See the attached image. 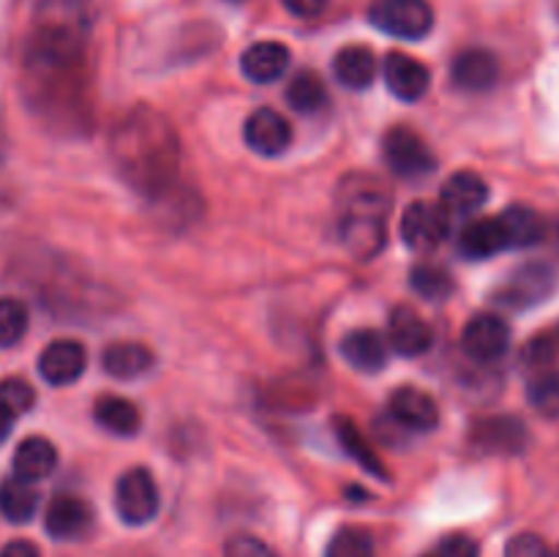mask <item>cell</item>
<instances>
[{"label":"cell","mask_w":559,"mask_h":557,"mask_svg":"<svg viewBox=\"0 0 559 557\" xmlns=\"http://www.w3.org/2000/svg\"><path fill=\"white\" fill-rule=\"evenodd\" d=\"M243 137L246 145H249L251 151L271 158L282 156V153L287 151L289 142H293V129H289L284 115H278L276 109L271 107H262L249 115V120H246L243 126Z\"/></svg>","instance_id":"8fae6325"},{"label":"cell","mask_w":559,"mask_h":557,"mask_svg":"<svg viewBox=\"0 0 559 557\" xmlns=\"http://www.w3.org/2000/svg\"><path fill=\"white\" fill-rule=\"evenodd\" d=\"M5 153V131H3V120H0V158Z\"/></svg>","instance_id":"b9f144b4"},{"label":"cell","mask_w":559,"mask_h":557,"mask_svg":"<svg viewBox=\"0 0 559 557\" xmlns=\"http://www.w3.org/2000/svg\"><path fill=\"white\" fill-rule=\"evenodd\" d=\"M93 508L71 495H58L47 506L44 528L55 541H80L93 530Z\"/></svg>","instance_id":"7c38bea8"},{"label":"cell","mask_w":559,"mask_h":557,"mask_svg":"<svg viewBox=\"0 0 559 557\" xmlns=\"http://www.w3.org/2000/svg\"><path fill=\"white\" fill-rule=\"evenodd\" d=\"M459 251L467 260H489L497 251H506V238L497 218H475L459 235Z\"/></svg>","instance_id":"d4e9b609"},{"label":"cell","mask_w":559,"mask_h":557,"mask_svg":"<svg viewBox=\"0 0 559 557\" xmlns=\"http://www.w3.org/2000/svg\"><path fill=\"white\" fill-rule=\"evenodd\" d=\"M409 284H413L415 293L429 300H437V304L453 293L451 273L440 265H415L413 273H409Z\"/></svg>","instance_id":"4dcf8cb0"},{"label":"cell","mask_w":559,"mask_h":557,"mask_svg":"<svg viewBox=\"0 0 559 557\" xmlns=\"http://www.w3.org/2000/svg\"><path fill=\"white\" fill-rule=\"evenodd\" d=\"M506 557H557V552L540 535L519 533L506 544Z\"/></svg>","instance_id":"e575fe53"},{"label":"cell","mask_w":559,"mask_h":557,"mask_svg":"<svg viewBox=\"0 0 559 557\" xmlns=\"http://www.w3.org/2000/svg\"><path fill=\"white\" fill-rule=\"evenodd\" d=\"M27 333V309L16 298H0V349L22 342Z\"/></svg>","instance_id":"1f68e13d"},{"label":"cell","mask_w":559,"mask_h":557,"mask_svg":"<svg viewBox=\"0 0 559 557\" xmlns=\"http://www.w3.org/2000/svg\"><path fill=\"white\" fill-rule=\"evenodd\" d=\"M333 74L349 91H366L377 76L374 52L369 47H364V44L338 49L336 60H333Z\"/></svg>","instance_id":"603a6c76"},{"label":"cell","mask_w":559,"mask_h":557,"mask_svg":"<svg viewBox=\"0 0 559 557\" xmlns=\"http://www.w3.org/2000/svg\"><path fill=\"white\" fill-rule=\"evenodd\" d=\"M429 557H478V544L467 535H451Z\"/></svg>","instance_id":"74e56055"},{"label":"cell","mask_w":559,"mask_h":557,"mask_svg":"<svg viewBox=\"0 0 559 557\" xmlns=\"http://www.w3.org/2000/svg\"><path fill=\"white\" fill-rule=\"evenodd\" d=\"M508 344H511V328L502 317L475 315L464 325L462 347L478 364H491V360L502 358L508 353Z\"/></svg>","instance_id":"ba28073f"},{"label":"cell","mask_w":559,"mask_h":557,"mask_svg":"<svg viewBox=\"0 0 559 557\" xmlns=\"http://www.w3.org/2000/svg\"><path fill=\"white\" fill-rule=\"evenodd\" d=\"M342 244L355 260H374L388 240V227L380 218H338Z\"/></svg>","instance_id":"ffe728a7"},{"label":"cell","mask_w":559,"mask_h":557,"mask_svg":"<svg viewBox=\"0 0 559 557\" xmlns=\"http://www.w3.org/2000/svg\"><path fill=\"white\" fill-rule=\"evenodd\" d=\"M551 293H555V271L544 262H530V265H522L506 278V284L497 289L495 298L500 306L522 311L530 309V306L544 304Z\"/></svg>","instance_id":"8992f818"},{"label":"cell","mask_w":559,"mask_h":557,"mask_svg":"<svg viewBox=\"0 0 559 557\" xmlns=\"http://www.w3.org/2000/svg\"><path fill=\"white\" fill-rule=\"evenodd\" d=\"M338 349L355 371H366V375H377L388 360V342L371 328L349 331L338 344Z\"/></svg>","instance_id":"d6986e66"},{"label":"cell","mask_w":559,"mask_h":557,"mask_svg":"<svg viewBox=\"0 0 559 557\" xmlns=\"http://www.w3.org/2000/svg\"><path fill=\"white\" fill-rule=\"evenodd\" d=\"M451 235V216L442 205L418 200L404 211L402 238L409 249L431 251Z\"/></svg>","instance_id":"52a82bcc"},{"label":"cell","mask_w":559,"mask_h":557,"mask_svg":"<svg viewBox=\"0 0 559 557\" xmlns=\"http://www.w3.org/2000/svg\"><path fill=\"white\" fill-rule=\"evenodd\" d=\"M284 9L295 16H314L328 5V0H282Z\"/></svg>","instance_id":"f35d334b"},{"label":"cell","mask_w":559,"mask_h":557,"mask_svg":"<svg viewBox=\"0 0 559 557\" xmlns=\"http://www.w3.org/2000/svg\"><path fill=\"white\" fill-rule=\"evenodd\" d=\"M382 74H385L388 91L402 98V102H418L429 91V69L413 55L391 52L385 58V66H382Z\"/></svg>","instance_id":"5bb4252c"},{"label":"cell","mask_w":559,"mask_h":557,"mask_svg":"<svg viewBox=\"0 0 559 557\" xmlns=\"http://www.w3.org/2000/svg\"><path fill=\"white\" fill-rule=\"evenodd\" d=\"M557 344H559V328H557Z\"/></svg>","instance_id":"7bdbcfd3"},{"label":"cell","mask_w":559,"mask_h":557,"mask_svg":"<svg viewBox=\"0 0 559 557\" xmlns=\"http://www.w3.org/2000/svg\"><path fill=\"white\" fill-rule=\"evenodd\" d=\"M497 76H500V60H497L495 52L489 49H464L453 58L451 66V80L453 85L462 87V91L469 93H480L495 87Z\"/></svg>","instance_id":"9a60e30c"},{"label":"cell","mask_w":559,"mask_h":557,"mask_svg":"<svg viewBox=\"0 0 559 557\" xmlns=\"http://www.w3.org/2000/svg\"><path fill=\"white\" fill-rule=\"evenodd\" d=\"M388 342L399 355L407 358H418V355L429 353L435 333H431L429 322L413 309V306H396L388 317Z\"/></svg>","instance_id":"4fadbf2b"},{"label":"cell","mask_w":559,"mask_h":557,"mask_svg":"<svg viewBox=\"0 0 559 557\" xmlns=\"http://www.w3.org/2000/svg\"><path fill=\"white\" fill-rule=\"evenodd\" d=\"M555 355H557V336H551V333H540V336L530 339L527 347H524V360H527L530 366H535V369L549 366L551 360H555Z\"/></svg>","instance_id":"8d00e7d4"},{"label":"cell","mask_w":559,"mask_h":557,"mask_svg":"<svg viewBox=\"0 0 559 557\" xmlns=\"http://www.w3.org/2000/svg\"><path fill=\"white\" fill-rule=\"evenodd\" d=\"M87 353L74 339H55L38 355V375L49 386H71L85 375Z\"/></svg>","instance_id":"9c48e42d"},{"label":"cell","mask_w":559,"mask_h":557,"mask_svg":"<svg viewBox=\"0 0 559 557\" xmlns=\"http://www.w3.org/2000/svg\"><path fill=\"white\" fill-rule=\"evenodd\" d=\"M473 446L484 453H502L513 457L522 453L527 446V426L513 415H491V418L478 420L469 435Z\"/></svg>","instance_id":"30bf717a"},{"label":"cell","mask_w":559,"mask_h":557,"mask_svg":"<svg viewBox=\"0 0 559 557\" xmlns=\"http://www.w3.org/2000/svg\"><path fill=\"white\" fill-rule=\"evenodd\" d=\"M382 156H385L388 167L399 175V178L418 180L435 173L437 158L431 147L426 145L424 137L418 131L407 129V126H393L382 140Z\"/></svg>","instance_id":"277c9868"},{"label":"cell","mask_w":559,"mask_h":557,"mask_svg":"<svg viewBox=\"0 0 559 557\" xmlns=\"http://www.w3.org/2000/svg\"><path fill=\"white\" fill-rule=\"evenodd\" d=\"M287 102L289 107L298 109V112L304 115L320 112L328 102L325 82H322L314 71H300V74H295V80L289 82Z\"/></svg>","instance_id":"f1b7e54d"},{"label":"cell","mask_w":559,"mask_h":557,"mask_svg":"<svg viewBox=\"0 0 559 557\" xmlns=\"http://www.w3.org/2000/svg\"><path fill=\"white\" fill-rule=\"evenodd\" d=\"M102 366L115 380H134L153 366V353L142 342H112L102 353Z\"/></svg>","instance_id":"cb8c5ba5"},{"label":"cell","mask_w":559,"mask_h":557,"mask_svg":"<svg viewBox=\"0 0 559 557\" xmlns=\"http://www.w3.org/2000/svg\"><path fill=\"white\" fill-rule=\"evenodd\" d=\"M506 238V249H530L546 238V222L527 205H511L497 216Z\"/></svg>","instance_id":"44dd1931"},{"label":"cell","mask_w":559,"mask_h":557,"mask_svg":"<svg viewBox=\"0 0 559 557\" xmlns=\"http://www.w3.org/2000/svg\"><path fill=\"white\" fill-rule=\"evenodd\" d=\"M115 508H118L120 522L131 528L153 522L158 513V486L151 470L131 467L126 470L115 486Z\"/></svg>","instance_id":"3957f363"},{"label":"cell","mask_w":559,"mask_h":557,"mask_svg":"<svg viewBox=\"0 0 559 557\" xmlns=\"http://www.w3.org/2000/svg\"><path fill=\"white\" fill-rule=\"evenodd\" d=\"M369 16L382 33L407 42H418L435 27L429 0H374Z\"/></svg>","instance_id":"7a4b0ae2"},{"label":"cell","mask_w":559,"mask_h":557,"mask_svg":"<svg viewBox=\"0 0 559 557\" xmlns=\"http://www.w3.org/2000/svg\"><path fill=\"white\" fill-rule=\"evenodd\" d=\"M224 557H276V552L257 535H233L224 546Z\"/></svg>","instance_id":"d590c367"},{"label":"cell","mask_w":559,"mask_h":557,"mask_svg":"<svg viewBox=\"0 0 559 557\" xmlns=\"http://www.w3.org/2000/svg\"><path fill=\"white\" fill-rule=\"evenodd\" d=\"M11 426H14V415L0 404V442H5V437L11 435Z\"/></svg>","instance_id":"60d3db41"},{"label":"cell","mask_w":559,"mask_h":557,"mask_svg":"<svg viewBox=\"0 0 559 557\" xmlns=\"http://www.w3.org/2000/svg\"><path fill=\"white\" fill-rule=\"evenodd\" d=\"M93 415H96L98 426H104V429L120 437L136 435L142 426V415L136 410V404L123 396H102L96 402Z\"/></svg>","instance_id":"484cf974"},{"label":"cell","mask_w":559,"mask_h":557,"mask_svg":"<svg viewBox=\"0 0 559 557\" xmlns=\"http://www.w3.org/2000/svg\"><path fill=\"white\" fill-rule=\"evenodd\" d=\"M38 511V491L33 489V484L22 478H5L0 484V513H3L9 522L25 524L36 517Z\"/></svg>","instance_id":"4316f807"},{"label":"cell","mask_w":559,"mask_h":557,"mask_svg":"<svg viewBox=\"0 0 559 557\" xmlns=\"http://www.w3.org/2000/svg\"><path fill=\"white\" fill-rule=\"evenodd\" d=\"M0 557H41V555H38L36 544H31V541L25 538H16L0 549Z\"/></svg>","instance_id":"ab89813d"},{"label":"cell","mask_w":559,"mask_h":557,"mask_svg":"<svg viewBox=\"0 0 559 557\" xmlns=\"http://www.w3.org/2000/svg\"><path fill=\"white\" fill-rule=\"evenodd\" d=\"M333 429H336V437H338V442H342L344 451H347L349 457H353L355 462H358L360 467L366 470V473L377 475V478H382V481L388 478L385 464H382L380 457H377V453L371 451V446H369V442H366L364 431H360L358 426L353 424V420H349V418H336V420H333Z\"/></svg>","instance_id":"83f0119b"},{"label":"cell","mask_w":559,"mask_h":557,"mask_svg":"<svg viewBox=\"0 0 559 557\" xmlns=\"http://www.w3.org/2000/svg\"><path fill=\"white\" fill-rule=\"evenodd\" d=\"M325 557H374V535L358 524H347L328 541Z\"/></svg>","instance_id":"f546056e"},{"label":"cell","mask_w":559,"mask_h":557,"mask_svg":"<svg viewBox=\"0 0 559 557\" xmlns=\"http://www.w3.org/2000/svg\"><path fill=\"white\" fill-rule=\"evenodd\" d=\"M109 158L136 194L158 200L178 180V131L167 115L151 104H140L109 134Z\"/></svg>","instance_id":"6da1fadb"},{"label":"cell","mask_w":559,"mask_h":557,"mask_svg":"<svg viewBox=\"0 0 559 557\" xmlns=\"http://www.w3.org/2000/svg\"><path fill=\"white\" fill-rule=\"evenodd\" d=\"M527 399L544 418H559V371H544L527 388Z\"/></svg>","instance_id":"d6a6232c"},{"label":"cell","mask_w":559,"mask_h":557,"mask_svg":"<svg viewBox=\"0 0 559 557\" xmlns=\"http://www.w3.org/2000/svg\"><path fill=\"white\" fill-rule=\"evenodd\" d=\"M289 49L278 42H257L240 55V71L249 82L271 85L287 71Z\"/></svg>","instance_id":"e0dca14e"},{"label":"cell","mask_w":559,"mask_h":557,"mask_svg":"<svg viewBox=\"0 0 559 557\" xmlns=\"http://www.w3.org/2000/svg\"><path fill=\"white\" fill-rule=\"evenodd\" d=\"M391 213V191L374 175H347L338 186V218H382Z\"/></svg>","instance_id":"5b68a950"},{"label":"cell","mask_w":559,"mask_h":557,"mask_svg":"<svg viewBox=\"0 0 559 557\" xmlns=\"http://www.w3.org/2000/svg\"><path fill=\"white\" fill-rule=\"evenodd\" d=\"M557 557H559V549H557Z\"/></svg>","instance_id":"ee69618b"},{"label":"cell","mask_w":559,"mask_h":557,"mask_svg":"<svg viewBox=\"0 0 559 557\" xmlns=\"http://www.w3.org/2000/svg\"><path fill=\"white\" fill-rule=\"evenodd\" d=\"M442 208L448 216H467V213L480 211L489 200V186L475 173H456L442 183L440 189Z\"/></svg>","instance_id":"ac0fdd59"},{"label":"cell","mask_w":559,"mask_h":557,"mask_svg":"<svg viewBox=\"0 0 559 557\" xmlns=\"http://www.w3.org/2000/svg\"><path fill=\"white\" fill-rule=\"evenodd\" d=\"M11 467H14V478L36 484V481H44L47 475H52V470L58 467V451L44 437H27V440H22L16 446Z\"/></svg>","instance_id":"7402d4cb"},{"label":"cell","mask_w":559,"mask_h":557,"mask_svg":"<svg viewBox=\"0 0 559 557\" xmlns=\"http://www.w3.org/2000/svg\"><path fill=\"white\" fill-rule=\"evenodd\" d=\"M36 402V391L31 388V382L20 380V377H5L0 380V404L9 410L11 415H22L33 407Z\"/></svg>","instance_id":"836d02e7"},{"label":"cell","mask_w":559,"mask_h":557,"mask_svg":"<svg viewBox=\"0 0 559 557\" xmlns=\"http://www.w3.org/2000/svg\"><path fill=\"white\" fill-rule=\"evenodd\" d=\"M391 415L402 426L415 431H431L440 424V410L435 399L415 386H402L391 396Z\"/></svg>","instance_id":"2e32d148"}]
</instances>
